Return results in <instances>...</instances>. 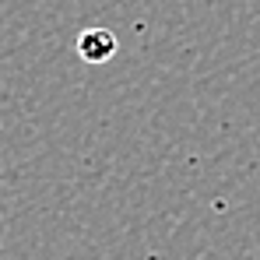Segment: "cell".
<instances>
[{
  "instance_id": "obj_1",
  "label": "cell",
  "mask_w": 260,
  "mask_h": 260,
  "mask_svg": "<svg viewBox=\"0 0 260 260\" xmlns=\"http://www.w3.org/2000/svg\"><path fill=\"white\" fill-rule=\"evenodd\" d=\"M74 49H78V56H81L85 63H106V60H113V53H116V36H113L109 28L95 25V28H85V32L74 39Z\"/></svg>"
}]
</instances>
